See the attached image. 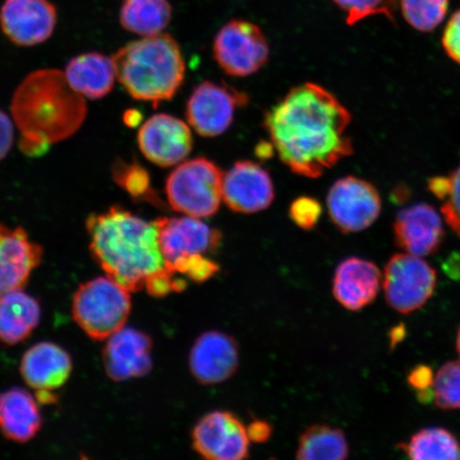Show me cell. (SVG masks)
<instances>
[{"label":"cell","instance_id":"3","mask_svg":"<svg viewBox=\"0 0 460 460\" xmlns=\"http://www.w3.org/2000/svg\"><path fill=\"white\" fill-rule=\"evenodd\" d=\"M11 113L21 131L22 151L37 155L82 128L86 105L65 73L40 70L28 75L16 89Z\"/></svg>","mask_w":460,"mask_h":460},{"label":"cell","instance_id":"40","mask_svg":"<svg viewBox=\"0 0 460 460\" xmlns=\"http://www.w3.org/2000/svg\"><path fill=\"white\" fill-rule=\"evenodd\" d=\"M456 349H457V352H458V354L460 356V329L458 330V332H457Z\"/></svg>","mask_w":460,"mask_h":460},{"label":"cell","instance_id":"28","mask_svg":"<svg viewBox=\"0 0 460 460\" xmlns=\"http://www.w3.org/2000/svg\"><path fill=\"white\" fill-rule=\"evenodd\" d=\"M450 0H401L404 20L416 31H433L444 22Z\"/></svg>","mask_w":460,"mask_h":460},{"label":"cell","instance_id":"9","mask_svg":"<svg viewBox=\"0 0 460 460\" xmlns=\"http://www.w3.org/2000/svg\"><path fill=\"white\" fill-rule=\"evenodd\" d=\"M331 220L344 234L369 228L382 211L377 189L369 181L348 176L337 181L327 194Z\"/></svg>","mask_w":460,"mask_h":460},{"label":"cell","instance_id":"33","mask_svg":"<svg viewBox=\"0 0 460 460\" xmlns=\"http://www.w3.org/2000/svg\"><path fill=\"white\" fill-rule=\"evenodd\" d=\"M177 275H186L190 280L201 283L209 279L218 271V266L205 255L181 258L166 267Z\"/></svg>","mask_w":460,"mask_h":460},{"label":"cell","instance_id":"34","mask_svg":"<svg viewBox=\"0 0 460 460\" xmlns=\"http://www.w3.org/2000/svg\"><path fill=\"white\" fill-rule=\"evenodd\" d=\"M290 217L298 227L312 229L318 223L322 214V206L318 200L303 197L293 201L290 207Z\"/></svg>","mask_w":460,"mask_h":460},{"label":"cell","instance_id":"27","mask_svg":"<svg viewBox=\"0 0 460 460\" xmlns=\"http://www.w3.org/2000/svg\"><path fill=\"white\" fill-rule=\"evenodd\" d=\"M399 447L413 460H457L460 459V444L456 435L442 428H427L419 430Z\"/></svg>","mask_w":460,"mask_h":460},{"label":"cell","instance_id":"12","mask_svg":"<svg viewBox=\"0 0 460 460\" xmlns=\"http://www.w3.org/2000/svg\"><path fill=\"white\" fill-rule=\"evenodd\" d=\"M154 223L165 267L181 258L215 252L221 244L222 234L198 217H159Z\"/></svg>","mask_w":460,"mask_h":460},{"label":"cell","instance_id":"10","mask_svg":"<svg viewBox=\"0 0 460 460\" xmlns=\"http://www.w3.org/2000/svg\"><path fill=\"white\" fill-rule=\"evenodd\" d=\"M192 446L210 460H241L250 456L251 439L234 413L216 411L199 420L192 431Z\"/></svg>","mask_w":460,"mask_h":460},{"label":"cell","instance_id":"17","mask_svg":"<svg viewBox=\"0 0 460 460\" xmlns=\"http://www.w3.org/2000/svg\"><path fill=\"white\" fill-rule=\"evenodd\" d=\"M394 243L408 254L430 256L445 240L441 217L434 207L416 204L399 212L394 224Z\"/></svg>","mask_w":460,"mask_h":460},{"label":"cell","instance_id":"29","mask_svg":"<svg viewBox=\"0 0 460 460\" xmlns=\"http://www.w3.org/2000/svg\"><path fill=\"white\" fill-rule=\"evenodd\" d=\"M429 189L442 201L441 214L448 226L460 235V165L447 177H435Z\"/></svg>","mask_w":460,"mask_h":460},{"label":"cell","instance_id":"2","mask_svg":"<svg viewBox=\"0 0 460 460\" xmlns=\"http://www.w3.org/2000/svg\"><path fill=\"white\" fill-rule=\"evenodd\" d=\"M85 226L96 262L130 293L143 290L147 280L165 268L154 222L114 206L91 215Z\"/></svg>","mask_w":460,"mask_h":460},{"label":"cell","instance_id":"13","mask_svg":"<svg viewBox=\"0 0 460 460\" xmlns=\"http://www.w3.org/2000/svg\"><path fill=\"white\" fill-rule=\"evenodd\" d=\"M57 10L49 0H4L0 8V27L15 45L36 46L53 36Z\"/></svg>","mask_w":460,"mask_h":460},{"label":"cell","instance_id":"4","mask_svg":"<svg viewBox=\"0 0 460 460\" xmlns=\"http://www.w3.org/2000/svg\"><path fill=\"white\" fill-rule=\"evenodd\" d=\"M117 78L137 101L158 102L176 94L185 78L180 45L168 33L143 37L112 57Z\"/></svg>","mask_w":460,"mask_h":460},{"label":"cell","instance_id":"22","mask_svg":"<svg viewBox=\"0 0 460 460\" xmlns=\"http://www.w3.org/2000/svg\"><path fill=\"white\" fill-rule=\"evenodd\" d=\"M42 416L38 401L22 388L0 394V431L11 441L25 444L39 433Z\"/></svg>","mask_w":460,"mask_h":460},{"label":"cell","instance_id":"38","mask_svg":"<svg viewBox=\"0 0 460 460\" xmlns=\"http://www.w3.org/2000/svg\"><path fill=\"white\" fill-rule=\"evenodd\" d=\"M247 434H249L251 442H264L271 436L272 429L267 422L261 421V420H255L249 427H246Z\"/></svg>","mask_w":460,"mask_h":460},{"label":"cell","instance_id":"21","mask_svg":"<svg viewBox=\"0 0 460 460\" xmlns=\"http://www.w3.org/2000/svg\"><path fill=\"white\" fill-rule=\"evenodd\" d=\"M73 369L72 358L55 343L40 342L22 356L21 373L29 387L38 394H50L67 382Z\"/></svg>","mask_w":460,"mask_h":460},{"label":"cell","instance_id":"11","mask_svg":"<svg viewBox=\"0 0 460 460\" xmlns=\"http://www.w3.org/2000/svg\"><path fill=\"white\" fill-rule=\"evenodd\" d=\"M249 99L228 86L205 82L194 89L187 103V119L201 137L221 136L232 125L237 108Z\"/></svg>","mask_w":460,"mask_h":460},{"label":"cell","instance_id":"26","mask_svg":"<svg viewBox=\"0 0 460 460\" xmlns=\"http://www.w3.org/2000/svg\"><path fill=\"white\" fill-rule=\"evenodd\" d=\"M348 457L349 445L344 431L331 425H312L298 440L297 459L343 460Z\"/></svg>","mask_w":460,"mask_h":460},{"label":"cell","instance_id":"15","mask_svg":"<svg viewBox=\"0 0 460 460\" xmlns=\"http://www.w3.org/2000/svg\"><path fill=\"white\" fill-rule=\"evenodd\" d=\"M222 199L234 212L256 214L272 204V178L261 165L252 161H238L223 176Z\"/></svg>","mask_w":460,"mask_h":460},{"label":"cell","instance_id":"36","mask_svg":"<svg viewBox=\"0 0 460 460\" xmlns=\"http://www.w3.org/2000/svg\"><path fill=\"white\" fill-rule=\"evenodd\" d=\"M442 46L447 55L460 65V10L448 20L442 36Z\"/></svg>","mask_w":460,"mask_h":460},{"label":"cell","instance_id":"18","mask_svg":"<svg viewBox=\"0 0 460 460\" xmlns=\"http://www.w3.org/2000/svg\"><path fill=\"white\" fill-rule=\"evenodd\" d=\"M42 257V247L29 238L25 229L0 224V296L22 289Z\"/></svg>","mask_w":460,"mask_h":460},{"label":"cell","instance_id":"14","mask_svg":"<svg viewBox=\"0 0 460 460\" xmlns=\"http://www.w3.org/2000/svg\"><path fill=\"white\" fill-rule=\"evenodd\" d=\"M137 143L144 157L159 166L181 163L193 147L189 126L169 114H156L141 126Z\"/></svg>","mask_w":460,"mask_h":460},{"label":"cell","instance_id":"23","mask_svg":"<svg viewBox=\"0 0 460 460\" xmlns=\"http://www.w3.org/2000/svg\"><path fill=\"white\" fill-rule=\"evenodd\" d=\"M65 75L71 88L90 100H101L111 93L117 78L112 58L100 53L73 58Z\"/></svg>","mask_w":460,"mask_h":460},{"label":"cell","instance_id":"31","mask_svg":"<svg viewBox=\"0 0 460 460\" xmlns=\"http://www.w3.org/2000/svg\"><path fill=\"white\" fill-rule=\"evenodd\" d=\"M345 14L347 24L353 26L356 22L371 15L383 14L391 22H394V0H332Z\"/></svg>","mask_w":460,"mask_h":460},{"label":"cell","instance_id":"16","mask_svg":"<svg viewBox=\"0 0 460 460\" xmlns=\"http://www.w3.org/2000/svg\"><path fill=\"white\" fill-rule=\"evenodd\" d=\"M107 341L102 364L113 381H128L146 376L151 371L153 343L146 333L123 327Z\"/></svg>","mask_w":460,"mask_h":460},{"label":"cell","instance_id":"1","mask_svg":"<svg viewBox=\"0 0 460 460\" xmlns=\"http://www.w3.org/2000/svg\"><path fill=\"white\" fill-rule=\"evenodd\" d=\"M352 115L323 86H296L264 117L273 148L297 175L318 178L353 154Z\"/></svg>","mask_w":460,"mask_h":460},{"label":"cell","instance_id":"7","mask_svg":"<svg viewBox=\"0 0 460 460\" xmlns=\"http://www.w3.org/2000/svg\"><path fill=\"white\" fill-rule=\"evenodd\" d=\"M437 273L420 256L400 252L385 268L383 287L389 306L402 314L422 308L433 296Z\"/></svg>","mask_w":460,"mask_h":460},{"label":"cell","instance_id":"20","mask_svg":"<svg viewBox=\"0 0 460 460\" xmlns=\"http://www.w3.org/2000/svg\"><path fill=\"white\" fill-rule=\"evenodd\" d=\"M382 273L376 263L349 257L339 264L332 281V295L350 312H360L376 300Z\"/></svg>","mask_w":460,"mask_h":460},{"label":"cell","instance_id":"19","mask_svg":"<svg viewBox=\"0 0 460 460\" xmlns=\"http://www.w3.org/2000/svg\"><path fill=\"white\" fill-rule=\"evenodd\" d=\"M189 365L193 376L200 384H221L237 370L238 345L227 333L207 332L193 344Z\"/></svg>","mask_w":460,"mask_h":460},{"label":"cell","instance_id":"35","mask_svg":"<svg viewBox=\"0 0 460 460\" xmlns=\"http://www.w3.org/2000/svg\"><path fill=\"white\" fill-rule=\"evenodd\" d=\"M434 372L429 366L420 365L408 374L407 381L410 386L416 391L419 402H429L434 401Z\"/></svg>","mask_w":460,"mask_h":460},{"label":"cell","instance_id":"5","mask_svg":"<svg viewBox=\"0 0 460 460\" xmlns=\"http://www.w3.org/2000/svg\"><path fill=\"white\" fill-rule=\"evenodd\" d=\"M130 312V292L107 275L86 281L73 297V318L94 341H107L122 330Z\"/></svg>","mask_w":460,"mask_h":460},{"label":"cell","instance_id":"30","mask_svg":"<svg viewBox=\"0 0 460 460\" xmlns=\"http://www.w3.org/2000/svg\"><path fill=\"white\" fill-rule=\"evenodd\" d=\"M434 401L444 411L460 410V360L447 361L434 379Z\"/></svg>","mask_w":460,"mask_h":460},{"label":"cell","instance_id":"37","mask_svg":"<svg viewBox=\"0 0 460 460\" xmlns=\"http://www.w3.org/2000/svg\"><path fill=\"white\" fill-rule=\"evenodd\" d=\"M14 141L13 120L4 111H0V161L10 152Z\"/></svg>","mask_w":460,"mask_h":460},{"label":"cell","instance_id":"39","mask_svg":"<svg viewBox=\"0 0 460 460\" xmlns=\"http://www.w3.org/2000/svg\"><path fill=\"white\" fill-rule=\"evenodd\" d=\"M406 335V330L405 326L401 324L398 326L394 327L393 330H391L389 333V341L391 348H394L396 344L402 341V339H404Z\"/></svg>","mask_w":460,"mask_h":460},{"label":"cell","instance_id":"25","mask_svg":"<svg viewBox=\"0 0 460 460\" xmlns=\"http://www.w3.org/2000/svg\"><path fill=\"white\" fill-rule=\"evenodd\" d=\"M172 20L169 0H123L119 22L126 31L141 37L161 33Z\"/></svg>","mask_w":460,"mask_h":460},{"label":"cell","instance_id":"8","mask_svg":"<svg viewBox=\"0 0 460 460\" xmlns=\"http://www.w3.org/2000/svg\"><path fill=\"white\" fill-rule=\"evenodd\" d=\"M214 55L230 76L246 77L266 65L270 49L261 28L251 22L233 20L217 33Z\"/></svg>","mask_w":460,"mask_h":460},{"label":"cell","instance_id":"24","mask_svg":"<svg viewBox=\"0 0 460 460\" xmlns=\"http://www.w3.org/2000/svg\"><path fill=\"white\" fill-rule=\"evenodd\" d=\"M41 319L36 298L22 289L0 296V341L13 345L25 341Z\"/></svg>","mask_w":460,"mask_h":460},{"label":"cell","instance_id":"6","mask_svg":"<svg viewBox=\"0 0 460 460\" xmlns=\"http://www.w3.org/2000/svg\"><path fill=\"white\" fill-rule=\"evenodd\" d=\"M223 176L218 166L206 158L178 165L166 181L171 208L198 218L216 215L222 200Z\"/></svg>","mask_w":460,"mask_h":460},{"label":"cell","instance_id":"32","mask_svg":"<svg viewBox=\"0 0 460 460\" xmlns=\"http://www.w3.org/2000/svg\"><path fill=\"white\" fill-rule=\"evenodd\" d=\"M114 181L136 199H153L149 176L139 164H117L113 169Z\"/></svg>","mask_w":460,"mask_h":460}]
</instances>
